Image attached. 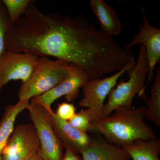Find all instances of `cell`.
Masks as SVG:
<instances>
[{"instance_id": "cell-1", "label": "cell", "mask_w": 160, "mask_h": 160, "mask_svg": "<svg viewBox=\"0 0 160 160\" xmlns=\"http://www.w3.org/2000/svg\"><path fill=\"white\" fill-rule=\"evenodd\" d=\"M146 106L137 109L119 108L112 114L91 122L89 132L102 135L109 142L122 147L138 140L156 138L145 123Z\"/></svg>"}, {"instance_id": "cell-2", "label": "cell", "mask_w": 160, "mask_h": 160, "mask_svg": "<svg viewBox=\"0 0 160 160\" xmlns=\"http://www.w3.org/2000/svg\"><path fill=\"white\" fill-rule=\"evenodd\" d=\"M148 72L146 49L141 46L137 62L126 72L129 79L126 82L121 80L110 92L107 102L104 104L102 118L108 116L119 108H132V101L136 95L142 98L145 96Z\"/></svg>"}, {"instance_id": "cell-3", "label": "cell", "mask_w": 160, "mask_h": 160, "mask_svg": "<svg viewBox=\"0 0 160 160\" xmlns=\"http://www.w3.org/2000/svg\"><path fill=\"white\" fill-rule=\"evenodd\" d=\"M70 64L58 59L40 58L31 76L21 82L18 91L19 100L32 99L57 86L66 78Z\"/></svg>"}, {"instance_id": "cell-4", "label": "cell", "mask_w": 160, "mask_h": 160, "mask_svg": "<svg viewBox=\"0 0 160 160\" xmlns=\"http://www.w3.org/2000/svg\"><path fill=\"white\" fill-rule=\"evenodd\" d=\"M135 63L133 58L125 67L111 76L89 80L84 84L82 87L83 97L79 102V106L89 110L91 122L102 118L106 98L117 85L119 78L133 67Z\"/></svg>"}, {"instance_id": "cell-5", "label": "cell", "mask_w": 160, "mask_h": 160, "mask_svg": "<svg viewBox=\"0 0 160 160\" xmlns=\"http://www.w3.org/2000/svg\"><path fill=\"white\" fill-rule=\"evenodd\" d=\"M27 110L40 143V153L45 160H62L63 147L53 130L49 111L31 102Z\"/></svg>"}, {"instance_id": "cell-6", "label": "cell", "mask_w": 160, "mask_h": 160, "mask_svg": "<svg viewBox=\"0 0 160 160\" xmlns=\"http://www.w3.org/2000/svg\"><path fill=\"white\" fill-rule=\"evenodd\" d=\"M40 143L32 123L18 125L2 151V160H30L40 152Z\"/></svg>"}, {"instance_id": "cell-7", "label": "cell", "mask_w": 160, "mask_h": 160, "mask_svg": "<svg viewBox=\"0 0 160 160\" xmlns=\"http://www.w3.org/2000/svg\"><path fill=\"white\" fill-rule=\"evenodd\" d=\"M89 80L86 72L74 64H70L67 75L64 80L50 90L32 98V102L41 105L48 111H51V106L56 100L64 96L68 102L77 98L80 89Z\"/></svg>"}, {"instance_id": "cell-8", "label": "cell", "mask_w": 160, "mask_h": 160, "mask_svg": "<svg viewBox=\"0 0 160 160\" xmlns=\"http://www.w3.org/2000/svg\"><path fill=\"white\" fill-rule=\"evenodd\" d=\"M40 58L27 52L6 50L0 58V92L10 81L26 82L34 71Z\"/></svg>"}, {"instance_id": "cell-9", "label": "cell", "mask_w": 160, "mask_h": 160, "mask_svg": "<svg viewBox=\"0 0 160 160\" xmlns=\"http://www.w3.org/2000/svg\"><path fill=\"white\" fill-rule=\"evenodd\" d=\"M142 12V24L139 25V31L133 37L126 48L131 49L137 45L145 47L146 60L149 66L145 87L154 78V70L157 64L160 61V29L152 26L147 19L144 9L141 7Z\"/></svg>"}, {"instance_id": "cell-10", "label": "cell", "mask_w": 160, "mask_h": 160, "mask_svg": "<svg viewBox=\"0 0 160 160\" xmlns=\"http://www.w3.org/2000/svg\"><path fill=\"white\" fill-rule=\"evenodd\" d=\"M49 114L52 126L63 148L81 154L88 147L91 136L76 129L68 121L61 119L52 110Z\"/></svg>"}, {"instance_id": "cell-11", "label": "cell", "mask_w": 160, "mask_h": 160, "mask_svg": "<svg viewBox=\"0 0 160 160\" xmlns=\"http://www.w3.org/2000/svg\"><path fill=\"white\" fill-rule=\"evenodd\" d=\"M88 147L81 153L82 160H129L130 156L122 147L106 141L101 135L91 136Z\"/></svg>"}, {"instance_id": "cell-12", "label": "cell", "mask_w": 160, "mask_h": 160, "mask_svg": "<svg viewBox=\"0 0 160 160\" xmlns=\"http://www.w3.org/2000/svg\"><path fill=\"white\" fill-rule=\"evenodd\" d=\"M90 6L103 32L111 37L121 33L122 24L112 7L103 0H91Z\"/></svg>"}, {"instance_id": "cell-13", "label": "cell", "mask_w": 160, "mask_h": 160, "mask_svg": "<svg viewBox=\"0 0 160 160\" xmlns=\"http://www.w3.org/2000/svg\"><path fill=\"white\" fill-rule=\"evenodd\" d=\"M29 100H19L14 105H8L0 121V160H2V151L14 129V124L18 116L29 106Z\"/></svg>"}, {"instance_id": "cell-14", "label": "cell", "mask_w": 160, "mask_h": 160, "mask_svg": "<svg viewBox=\"0 0 160 160\" xmlns=\"http://www.w3.org/2000/svg\"><path fill=\"white\" fill-rule=\"evenodd\" d=\"M122 147L133 160H160V140L158 138L136 140Z\"/></svg>"}, {"instance_id": "cell-15", "label": "cell", "mask_w": 160, "mask_h": 160, "mask_svg": "<svg viewBox=\"0 0 160 160\" xmlns=\"http://www.w3.org/2000/svg\"><path fill=\"white\" fill-rule=\"evenodd\" d=\"M156 74L149 98H144L147 104L145 119L160 127V69L157 68Z\"/></svg>"}, {"instance_id": "cell-16", "label": "cell", "mask_w": 160, "mask_h": 160, "mask_svg": "<svg viewBox=\"0 0 160 160\" xmlns=\"http://www.w3.org/2000/svg\"><path fill=\"white\" fill-rule=\"evenodd\" d=\"M31 0H2L8 13L12 25L17 22L22 18Z\"/></svg>"}, {"instance_id": "cell-17", "label": "cell", "mask_w": 160, "mask_h": 160, "mask_svg": "<svg viewBox=\"0 0 160 160\" xmlns=\"http://www.w3.org/2000/svg\"><path fill=\"white\" fill-rule=\"evenodd\" d=\"M68 122L76 129L87 133V132L89 131L91 126L90 112L88 109H82L76 113Z\"/></svg>"}, {"instance_id": "cell-18", "label": "cell", "mask_w": 160, "mask_h": 160, "mask_svg": "<svg viewBox=\"0 0 160 160\" xmlns=\"http://www.w3.org/2000/svg\"><path fill=\"white\" fill-rule=\"evenodd\" d=\"M12 25L5 6L0 1V58L6 51V32Z\"/></svg>"}, {"instance_id": "cell-19", "label": "cell", "mask_w": 160, "mask_h": 160, "mask_svg": "<svg viewBox=\"0 0 160 160\" xmlns=\"http://www.w3.org/2000/svg\"><path fill=\"white\" fill-rule=\"evenodd\" d=\"M76 108L72 103L63 102L58 105L57 115L61 119L69 121L75 114Z\"/></svg>"}, {"instance_id": "cell-20", "label": "cell", "mask_w": 160, "mask_h": 160, "mask_svg": "<svg viewBox=\"0 0 160 160\" xmlns=\"http://www.w3.org/2000/svg\"><path fill=\"white\" fill-rule=\"evenodd\" d=\"M62 160H82V158L80 157L78 153L66 149Z\"/></svg>"}, {"instance_id": "cell-21", "label": "cell", "mask_w": 160, "mask_h": 160, "mask_svg": "<svg viewBox=\"0 0 160 160\" xmlns=\"http://www.w3.org/2000/svg\"><path fill=\"white\" fill-rule=\"evenodd\" d=\"M30 160H45L41 156L40 152L38 153L37 154L34 156L33 158H32Z\"/></svg>"}]
</instances>
